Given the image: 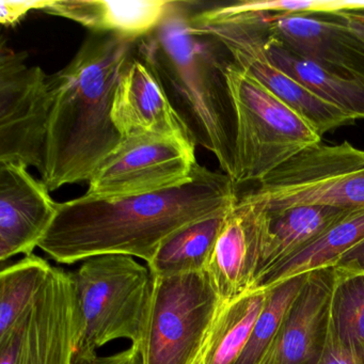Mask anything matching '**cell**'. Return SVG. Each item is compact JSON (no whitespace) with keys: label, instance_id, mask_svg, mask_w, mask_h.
Here are the masks:
<instances>
[{"label":"cell","instance_id":"14","mask_svg":"<svg viewBox=\"0 0 364 364\" xmlns=\"http://www.w3.org/2000/svg\"><path fill=\"white\" fill-rule=\"evenodd\" d=\"M24 164L0 161V261L33 255L57 215L58 204Z\"/></svg>","mask_w":364,"mask_h":364},{"label":"cell","instance_id":"19","mask_svg":"<svg viewBox=\"0 0 364 364\" xmlns=\"http://www.w3.org/2000/svg\"><path fill=\"white\" fill-rule=\"evenodd\" d=\"M350 213V210L319 204H304L267 213L269 240L257 287L266 272L308 246Z\"/></svg>","mask_w":364,"mask_h":364},{"label":"cell","instance_id":"4","mask_svg":"<svg viewBox=\"0 0 364 364\" xmlns=\"http://www.w3.org/2000/svg\"><path fill=\"white\" fill-rule=\"evenodd\" d=\"M72 276L80 315L75 358L97 355L119 338L140 350L154 294L150 268L129 255H104L82 262Z\"/></svg>","mask_w":364,"mask_h":364},{"label":"cell","instance_id":"5","mask_svg":"<svg viewBox=\"0 0 364 364\" xmlns=\"http://www.w3.org/2000/svg\"><path fill=\"white\" fill-rule=\"evenodd\" d=\"M235 114L234 184L259 183L321 136L297 112L248 72L231 63L225 71Z\"/></svg>","mask_w":364,"mask_h":364},{"label":"cell","instance_id":"27","mask_svg":"<svg viewBox=\"0 0 364 364\" xmlns=\"http://www.w3.org/2000/svg\"><path fill=\"white\" fill-rule=\"evenodd\" d=\"M50 3V0H1L0 1V23L5 27L14 26L33 10L42 11Z\"/></svg>","mask_w":364,"mask_h":364},{"label":"cell","instance_id":"22","mask_svg":"<svg viewBox=\"0 0 364 364\" xmlns=\"http://www.w3.org/2000/svg\"><path fill=\"white\" fill-rule=\"evenodd\" d=\"M229 210L191 223L168 237L148 263L153 277L168 278L206 272Z\"/></svg>","mask_w":364,"mask_h":364},{"label":"cell","instance_id":"3","mask_svg":"<svg viewBox=\"0 0 364 364\" xmlns=\"http://www.w3.org/2000/svg\"><path fill=\"white\" fill-rule=\"evenodd\" d=\"M196 1H172L163 22L137 43L195 140L234 174L235 114L225 71L233 58L216 38L193 28Z\"/></svg>","mask_w":364,"mask_h":364},{"label":"cell","instance_id":"31","mask_svg":"<svg viewBox=\"0 0 364 364\" xmlns=\"http://www.w3.org/2000/svg\"><path fill=\"white\" fill-rule=\"evenodd\" d=\"M344 20V18H343ZM347 21V23H348L349 26H350V28L353 29V31H355V35L358 36V37L360 38V39L362 40V41L364 42V24L363 23L360 22H355V21Z\"/></svg>","mask_w":364,"mask_h":364},{"label":"cell","instance_id":"25","mask_svg":"<svg viewBox=\"0 0 364 364\" xmlns=\"http://www.w3.org/2000/svg\"><path fill=\"white\" fill-rule=\"evenodd\" d=\"M306 277L308 274L294 277L267 289L265 306L255 321L246 346L234 364H259L280 329L287 311L304 287Z\"/></svg>","mask_w":364,"mask_h":364},{"label":"cell","instance_id":"29","mask_svg":"<svg viewBox=\"0 0 364 364\" xmlns=\"http://www.w3.org/2000/svg\"><path fill=\"white\" fill-rule=\"evenodd\" d=\"M73 364H144L139 349L132 346L120 353L109 355L74 358Z\"/></svg>","mask_w":364,"mask_h":364},{"label":"cell","instance_id":"6","mask_svg":"<svg viewBox=\"0 0 364 364\" xmlns=\"http://www.w3.org/2000/svg\"><path fill=\"white\" fill-rule=\"evenodd\" d=\"M242 198L266 213L304 204L364 210V151L348 141L321 142L274 170Z\"/></svg>","mask_w":364,"mask_h":364},{"label":"cell","instance_id":"18","mask_svg":"<svg viewBox=\"0 0 364 364\" xmlns=\"http://www.w3.org/2000/svg\"><path fill=\"white\" fill-rule=\"evenodd\" d=\"M255 23L261 33L267 58L319 99L346 112L355 120L364 119V84L296 54L277 40L268 37L255 16H240Z\"/></svg>","mask_w":364,"mask_h":364},{"label":"cell","instance_id":"12","mask_svg":"<svg viewBox=\"0 0 364 364\" xmlns=\"http://www.w3.org/2000/svg\"><path fill=\"white\" fill-rule=\"evenodd\" d=\"M269 217L245 198L230 208L206 274L221 300L257 287L269 240Z\"/></svg>","mask_w":364,"mask_h":364},{"label":"cell","instance_id":"7","mask_svg":"<svg viewBox=\"0 0 364 364\" xmlns=\"http://www.w3.org/2000/svg\"><path fill=\"white\" fill-rule=\"evenodd\" d=\"M220 301L206 272L155 278L142 363L193 364Z\"/></svg>","mask_w":364,"mask_h":364},{"label":"cell","instance_id":"10","mask_svg":"<svg viewBox=\"0 0 364 364\" xmlns=\"http://www.w3.org/2000/svg\"><path fill=\"white\" fill-rule=\"evenodd\" d=\"M196 146L142 134L123 138L89 178V197L154 193L186 182L197 165Z\"/></svg>","mask_w":364,"mask_h":364},{"label":"cell","instance_id":"17","mask_svg":"<svg viewBox=\"0 0 364 364\" xmlns=\"http://www.w3.org/2000/svg\"><path fill=\"white\" fill-rule=\"evenodd\" d=\"M171 4L169 0H50L41 12L73 21L90 33L138 41L159 26Z\"/></svg>","mask_w":364,"mask_h":364},{"label":"cell","instance_id":"2","mask_svg":"<svg viewBox=\"0 0 364 364\" xmlns=\"http://www.w3.org/2000/svg\"><path fill=\"white\" fill-rule=\"evenodd\" d=\"M138 41L90 33L71 61L48 75L50 112L40 176L50 191L88 182L122 141L112 104Z\"/></svg>","mask_w":364,"mask_h":364},{"label":"cell","instance_id":"8","mask_svg":"<svg viewBox=\"0 0 364 364\" xmlns=\"http://www.w3.org/2000/svg\"><path fill=\"white\" fill-rule=\"evenodd\" d=\"M78 323L72 272L53 266L31 306L0 336V364H73Z\"/></svg>","mask_w":364,"mask_h":364},{"label":"cell","instance_id":"30","mask_svg":"<svg viewBox=\"0 0 364 364\" xmlns=\"http://www.w3.org/2000/svg\"><path fill=\"white\" fill-rule=\"evenodd\" d=\"M334 267L348 272H364V240L343 255Z\"/></svg>","mask_w":364,"mask_h":364},{"label":"cell","instance_id":"21","mask_svg":"<svg viewBox=\"0 0 364 364\" xmlns=\"http://www.w3.org/2000/svg\"><path fill=\"white\" fill-rule=\"evenodd\" d=\"M267 299V289H253L221 300L205 340L204 364H234L246 346Z\"/></svg>","mask_w":364,"mask_h":364},{"label":"cell","instance_id":"26","mask_svg":"<svg viewBox=\"0 0 364 364\" xmlns=\"http://www.w3.org/2000/svg\"><path fill=\"white\" fill-rule=\"evenodd\" d=\"M336 0H251L200 10L210 18H225L238 14H325L333 16Z\"/></svg>","mask_w":364,"mask_h":364},{"label":"cell","instance_id":"32","mask_svg":"<svg viewBox=\"0 0 364 364\" xmlns=\"http://www.w3.org/2000/svg\"><path fill=\"white\" fill-rule=\"evenodd\" d=\"M204 351H205V343H204L203 348L201 349L193 364H204Z\"/></svg>","mask_w":364,"mask_h":364},{"label":"cell","instance_id":"28","mask_svg":"<svg viewBox=\"0 0 364 364\" xmlns=\"http://www.w3.org/2000/svg\"><path fill=\"white\" fill-rule=\"evenodd\" d=\"M316 364H364V357L338 342L327 331L323 353Z\"/></svg>","mask_w":364,"mask_h":364},{"label":"cell","instance_id":"15","mask_svg":"<svg viewBox=\"0 0 364 364\" xmlns=\"http://www.w3.org/2000/svg\"><path fill=\"white\" fill-rule=\"evenodd\" d=\"M112 121L123 138L151 134L197 146L159 76L137 50L121 73L112 104Z\"/></svg>","mask_w":364,"mask_h":364},{"label":"cell","instance_id":"24","mask_svg":"<svg viewBox=\"0 0 364 364\" xmlns=\"http://www.w3.org/2000/svg\"><path fill=\"white\" fill-rule=\"evenodd\" d=\"M334 272L328 332L364 357V272Z\"/></svg>","mask_w":364,"mask_h":364},{"label":"cell","instance_id":"1","mask_svg":"<svg viewBox=\"0 0 364 364\" xmlns=\"http://www.w3.org/2000/svg\"><path fill=\"white\" fill-rule=\"evenodd\" d=\"M235 186L228 174L197 164L186 182L163 191L84 195L58 204L38 248L65 265L104 255H129L148 264L172 234L231 208L238 200Z\"/></svg>","mask_w":364,"mask_h":364},{"label":"cell","instance_id":"23","mask_svg":"<svg viewBox=\"0 0 364 364\" xmlns=\"http://www.w3.org/2000/svg\"><path fill=\"white\" fill-rule=\"evenodd\" d=\"M39 255H29L3 268L0 274V336L7 333L31 306L52 272Z\"/></svg>","mask_w":364,"mask_h":364},{"label":"cell","instance_id":"11","mask_svg":"<svg viewBox=\"0 0 364 364\" xmlns=\"http://www.w3.org/2000/svg\"><path fill=\"white\" fill-rule=\"evenodd\" d=\"M193 14V28L218 39L229 50L235 65L257 78L281 101L304 117L319 135L355 122V119L346 112L319 99L276 67L264 53L261 33L252 21L242 16L201 20Z\"/></svg>","mask_w":364,"mask_h":364},{"label":"cell","instance_id":"16","mask_svg":"<svg viewBox=\"0 0 364 364\" xmlns=\"http://www.w3.org/2000/svg\"><path fill=\"white\" fill-rule=\"evenodd\" d=\"M334 267L310 272L259 364H316L329 325Z\"/></svg>","mask_w":364,"mask_h":364},{"label":"cell","instance_id":"13","mask_svg":"<svg viewBox=\"0 0 364 364\" xmlns=\"http://www.w3.org/2000/svg\"><path fill=\"white\" fill-rule=\"evenodd\" d=\"M268 37L300 56L364 84V42L347 21L308 14H252Z\"/></svg>","mask_w":364,"mask_h":364},{"label":"cell","instance_id":"20","mask_svg":"<svg viewBox=\"0 0 364 364\" xmlns=\"http://www.w3.org/2000/svg\"><path fill=\"white\" fill-rule=\"evenodd\" d=\"M364 240V210L351 212L308 246L266 272L257 289H268L294 277L334 267Z\"/></svg>","mask_w":364,"mask_h":364},{"label":"cell","instance_id":"9","mask_svg":"<svg viewBox=\"0 0 364 364\" xmlns=\"http://www.w3.org/2000/svg\"><path fill=\"white\" fill-rule=\"evenodd\" d=\"M28 55L0 42V161L43 166L50 112L48 75Z\"/></svg>","mask_w":364,"mask_h":364}]
</instances>
